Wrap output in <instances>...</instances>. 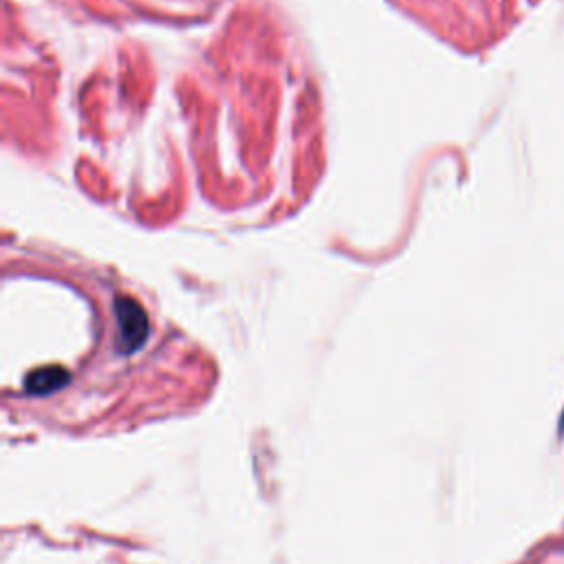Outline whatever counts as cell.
I'll use <instances>...</instances> for the list:
<instances>
[{
    "label": "cell",
    "mask_w": 564,
    "mask_h": 564,
    "mask_svg": "<svg viewBox=\"0 0 564 564\" xmlns=\"http://www.w3.org/2000/svg\"><path fill=\"white\" fill-rule=\"evenodd\" d=\"M115 318L119 327V342L124 353H133L144 346L150 333V322L139 302L128 296L115 298Z\"/></svg>",
    "instance_id": "cell-1"
},
{
    "label": "cell",
    "mask_w": 564,
    "mask_h": 564,
    "mask_svg": "<svg viewBox=\"0 0 564 564\" xmlns=\"http://www.w3.org/2000/svg\"><path fill=\"white\" fill-rule=\"evenodd\" d=\"M71 375L62 366H45L29 373L25 379V390L29 395H49L69 384Z\"/></svg>",
    "instance_id": "cell-2"
}]
</instances>
